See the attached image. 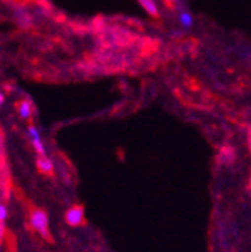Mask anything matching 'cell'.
I'll use <instances>...</instances> for the list:
<instances>
[{
  "instance_id": "ba28073f",
  "label": "cell",
  "mask_w": 251,
  "mask_h": 252,
  "mask_svg": "<svg viewBox=\"0 0 251 252\" xmlns=\"http://www.w3.org/2000/svg\"><path fill=\"white\" fill-rule=\"evenodd\" d=\"M6 216H8V211H6V206L0 203V221H3L6 220Z\"/></svg>"
},
{
  "instance_id": "5b68a950",
  "label": "cell",
  "mask_w": 251,
  "mask_h": 252,
  "mask_svg": "<svg viewBox=\"0 0 251 252\" xmlns=\"http://www.w3.org/2000/svg\"><path fill=\"white\" fill-rule=\"evenodd\" d=\"M139 2V5L143 8V11L146 12V14H149V16H159V12H160V9H159V5H157V0H137Z\"/></svg>"
},
{
  "instance_id": "30bf717a",
  "label": "cell",
  "mask_w": 251,
  "mask_h": 252,
  "mask_svg": "<svg viewBox=\"0 0 251 252\" xmlns=\"http://www.w3.org/2000/svg\"><path fill=\"white\" fill-rule=\"evenodd\" d=\"M3 154V137H2V129H0V157Z\"/></svg>"
},
{
  "instance_id": "8fae6325",
  "label": "cell",
  "mask_w": 251,
  "mask_h": 252,
  "mask_svg": "<svg viewBox=\"0 0 251 252\" xmlns=\"http://www.w3.org/2000/svg\"><path fill=\"white\" fill-rule=\"evenodd\" d=\"M162 2H167V3L173 5V3H176V2H178V0H162Z\"/></svg>"
},
{
  "instance_id": "7c38bea8",
  "label": "cell",
  "mask_w": 251,
  "mask_h": 252,
  "mask_svg": "<svg viewBox=\"0 0 251 252\" xmlns=\"http://www.w3.org/2000/svg\"><path fill=\"white\" fill-rule=\"evenodd\" d=\"M3 100H5V97H3V94L0 93V106H2V103H3Z\"/></svg>"
},
{
  "instance_id": "277c9868",
  "label": "cell",
  "mask_w": 251,
  "mask_h": 252,
  "mask_svg": "<svg viewBox=\"0 0 251 252\" xmlns=\"http://www.w3.org/2000/svg\"><path fill=\"white\" fill-rule=\"evenodd\" d=\"M178 23L182 30H191L194 27V16L188 9H180L178 12Z\"/></svg>"
},
{
  "instance_id": "9c48e42d",
  "label": "cell",
  "mask_w": 251,
  "mask_h": 252,
  "mask_svg": "<svg viewBox=\"0 0 251 252\" xmlns=\"http://www.w3.org/2000/svg\"><path fill=\"white\" fill-rule=\"evenodd\" d=\"M3 235H5V223L0 221V242L3 240Z\"/></svg>"
},
{
  "instance_id": "6da1fadb",
  "label": "cell",
  "mask_w": 251,
  "mask_h": 252,
  "mask_svg": "<svg viewBox=\"0 0 251 252\" xmlns=\"http://www.w3.org/2000/svg\"><path fill=\"white\" fill-rule=\"evenodd\" d=\"M30 223L33 226V229L40 234L46 242H53V237L49 234V228H48V217H46V212L43 209L39 208H34L30 212Z\"/></svg>"
},
{
  "instance_id": "3957f363",
  "label": "cell",
  "mask_w": 251,
  "mask_h": 252,
  "mask_svg": "<svg viewBox=\"0 0 251 252\" xmlns=\"http://www.w3.org/2000/svg\"><path fill=\"white\" fill-rule=\"evenodd\" d=\"M28 135L31 138V142H33V146L36 149V153L39 154V156H45V146H43V142H42V137H40V132L39 129L36 128V126H30L28 128Z\"/></svg>"
},
{
  "instance_id": "8992f818",
  "label": "cell",
  "mask_w": 251,
  "mask_h": 252,
  "mask_svg": "<svg viewBox=\"0 0 251 252\" xmlns=\"http://www.w3.org/2000/svg\"><path fill=\"white\" fill-rule=\"evenodd\" d=\"M37 169L43 175H53V163L45 156H39V158H37Z\"/></svg>"
},
{
  "instance_id": "52a82bcc",
  "label": "cell",
  "mask_w": 251,
  "mask_h": 252,
  "mask_svg": "<svg viewBox=\"0 0 251 252\" xmlns=\"http://www.w3.org/2000/svg\"><path fill=\"white\" fill-rule=\"evenodd\" d=\"M17 111H19V116L22 119H30L33 116V105L28 102V100H22V102L17 103Z\"/></svg>"
},
{
  "instance_id": "7a4b0ae2",
  "label": "cell",
  "mask_w": 251,
  "mask_h": 252,
  "mask_svg": "<svg viewBox=\"0 0 251 252\" xmlns=\"http://www.w3.org/2000/svg\"><path fill=\"white\" fill-rule=\"evenodd\" d=\"M65 221L70 226H82L85 223V214H83V206L77 205L72 206L67 211L65 214Z\"/></svg>"
}]
</instances>
